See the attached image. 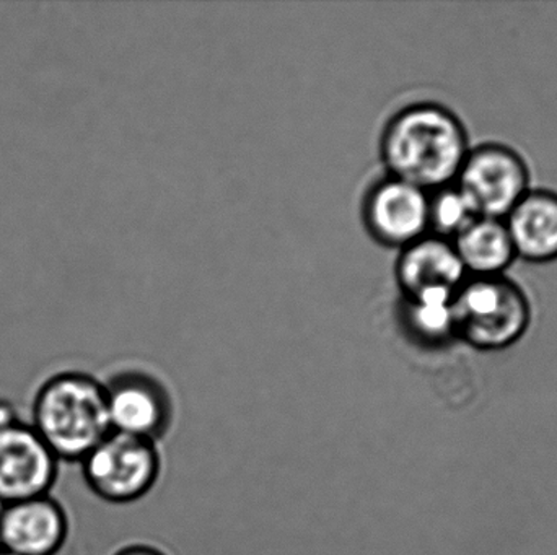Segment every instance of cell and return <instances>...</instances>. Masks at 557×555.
<instances>
[{
    "label": "cell",
    "mask_w": 557,
    "mask_h": 555,
    "mask_svg": "<svg viewBox=\"0 0 557 555\" xmlns=\"http://www.w3.org/2000/svg\"><path fill=\"white\" fill-rule=\"evenodd\" d=\"M28 422L59 462L81 463L111 433L104 383L81 370L49 375L33 393Z\"/></svg>",
    "instance_id": "obj_2"
},
{
    "label": "cell",
    "mask_w": 557,
    "mask_h": 555,
    "mask_svg": "<svg viewBox=\"0 0 557 555\" xmlns=\"http://www.w3.org/2000/svg\"><path fill=\"white\" fill-rule=\"evenodd\" d=\"M457 338L480 351H503L525 336L532 306L507 277H471L454 295Z\"/></svg>",
    "instance_id": "obj_3"
},
{
    "label": "cell",
    "mask_w": 557,
    "mask_h": 555,
    "mask_svg": "<svg viewBox=\"0 0 557 555\" xmlns=\"http://www.w3.org/2000/svg\"><path fill=\"white\" fill-rule=\"evenodd\" d=\"M476 218H480V215L457 186H447L431 194L429 225L435 237L454 241Z\"/></svg>",
    "instance_id": "obj_14"
},
{
    "label": "cell",
    "mask_w": 557,
    "mask_h": 555,
    "mask_svg": "<svg viewBox=\"0 0 557 555\" xmlns=\"http://www.w3.org/2000/svg\"><path fill=\"white\" fill-rule=\"evenodd\" d=\"M517 257L543 264L557 260V194L530 189L504 218Z\"/></svg>",
    "instance_id": "obj_11"
},
{
    "label": "cell",
    "mask_w": 557,
    "mask_h": 555,
    "mask_svg": "<svg viewBox=\"0 0 557 555\" xmlns=\"http://www.w3.org/2000/svg\"><path fill=\"white\" fill-rule=\"evenodd\" d=\"M468 134L457 114L435 103L403 108L386 124L382 155L389 176L424 191L455 185L470 153Z\"/></svg>",
    "instance_id": "obj_1"
},
{
    "label": "cell",
    "mask_w": 557,
    "mask_h": 555,
    "mask_svg": "<svg viewBox=\"0 0 557 555\" xmlns=\"http://www.w3.org/2000/svg\"><path fill=\"white\" fill-rule=\"evenodd\" d=\"M114 555H165L160 553V551L152 550V547L146 546H133L126 547V550H121L120 553Z\"/></svg>",
    "instance_id": "obj_15"
},
{
    "label": "cell",
    "mask_w": 557,
    "mask_h": 555,
    "mask_svg": "<svg viewBox=\"0 0 557 555\" xmlns=\"http://www.w3.org/2000/svg\"><path fill=\"white\" fill-rule=\"evenodd\" d=\"M396 277L408 299L429 290L457 292L468 279L454 243L435 235L403 248Z\"/></svg>",
    "instance_id": "obj_10"
},
{
    "label": "cell",
    "mask_w": 557,
    "mask_h": 555,
    "mask_svg": "<svg viewBox=\"0 0 557 555\" xmlns=\"http://www.w3.org/2000/svg\"><path fill=\"white\" fill-rule=\"evenodd\" d=\"M107 391V413L111 432L156 442L165 432L172 416L165 391L143 375H120Z\"/></svg>",
    "instance_id": "obj_9"
},
{
    "label": "cell",
    "mask_w": 557,
    "mask_h": 555,
    "mask_svg": "<svg viewBox=\"0 0 557 555\" xmlns=\"http://www.w3.org/2000/svg\"><path fill=\"white\" fill-rule=\"evenodd\" d=\"M455 186L480 217L504 220L530 191L529 166L510 147L483 143L470 150Z\"/></svg>",
    "instance_id": "obj_5"
},
{
    "label": "cell",
    "mask_w": 557,
    "mask_h": 555,
    "mask_svg": "<svg viewBox=\"0 0 557 555\" xmlns=\"http://www.w3.org/2000/svg\"><path fill=\"white\" fill-rule=\"evenodd\" d=\"M454 295L448 290H429L408 299L406 326L419 342L438 345L457 338Z\"/></svg>",
    "instance_id": "obj_13"
},
{
    "label": "cell",
    "mask_w": 557,
    "mask_h": 555,
    "mask_svg": "<svg viewBox=\"0 0 557 555\" xmlns=\"http://www.w3.org/2000/svg\"><path fill=\"white\" fill-rule=\"evenodd\" d=\"M429 207L431 192L388 176L370 189L363 215L370 234L376 240L403 250L431 230Z\"/></svg>",
    "instance_id": "obj_7"
},
{
    "label": "cell",
    "mask_w": 557,
    "mask_h": 555,
    "mask_svg": "<svg viewBox=\"0 0 557 555\" xmlns=\"http://www.w3.org/2000/svg\"><path fill=\"white\" fill-rule=\"evenodd\" d=\"M87 488L108 504L144 497L160 475L156 442L111 432L81 463Z\"/></svg>",
    "instance_id": "obj_4"
},
{
    "label": "cell",
    "mask_w": 557,
    "mask_h": 555,
    "mask_svg": "<svg viewBox=\"0 0 557 555\" xmlns=\"http://www.w3.org/2000/svg\"><path fill=\"white\" fill-rule=\"evenodd\" d=\"M61 462L28 420L0 426V505L52 494Z\"/></svg>",
    "instance_id": "obj_6"
},
{
    "label": "cell",
    "mask_w": 557,
    "mask_h": 555,
    "mask_svg": "<svg viewBox=\"0 0 557 555\" xmlns=\"http://www.w3.org/2000/svg\"><path fill=\"white\" fill-rule=\"evenodd\" d=\"M71 533L64 505L52 494L0 505V547L15 555H58Z\"/></svg>",
    "instance_id": "obj_8"
},
{
    "label": "cell",
    "mask_w": 557,
    "mask_h": 555,
    "mask_svg": "<svg viewBox=\"0 0 557 555\" xmlns=\"http://www.w3.org/2000/svg\"><path fill=\"white\" fill-rule=\"evenodd\" d=\"M0 555H15V554L9 553V551L2 550V547H0Z\"/></svg>",
    "instance_id": "obj_16"
},
{
    "label": "cell",
    "mask_w": 557,
    "mask_h": 555,
    "mask_svg": "<svg viewBox=\"0 0 557 555\" xmlns=\"http://www.w3.org/2000/svg\"><path fill=\"white\" fill-rule=\"evenodd\" d=\"M451 243L471 277L504 276L517 260L506 222L497 218H476Z\"/></svg>",
    "instance_id": "obj_12"
}]
</instances>
